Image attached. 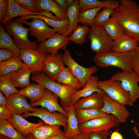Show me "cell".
Segmentation results:
<instances>
[{
	"instance_id": "cell-17",
	"label": "cell",
	"mask_w": 139,
	"mask_h": 139,
	"mask_svg": "<svg viewBox=\"0 0 139 139\" xmlns=\"http://www.w3.org/2000/svg\"><path fill=\"white\" fill-rule=\"evenodd\" d=\"M58 97L49 90L46 89L42 97L38 101L30 105L32 107L40 106L47 109L51 112L58 111L67 117V114L63 107L58 102Z\"/></svg>"
},
{
	"instance_id": "cell-51",
	"label": "cell",
	"mask_w": 139,
	"mask_h": 139,
	"mask_svg": "<svg viewBox=\"0 0 139 139\" xmlns=\"http://www.w3.org/2000/svg\"><path fill=\"white\" fill-rule=\"evenodd\" d=\"M110 139H124L122 135L117 131L113 132L110 136Z\"/></svg>"
},
{
	"instance_id": "cell-47",
	"label": "cell",
	"mask_w": 139,
	"mask_h": 139,
	"mask_svg": "<svg viewBox=\"0 0 139 139\" xmlns=\"http://www.w3.org/2000/svg\"><path fill=\"white\" fill-rule=\"evenodd\" d=\"M30 133L35 139H48L51 137L41 132L36 128L32 130Z\"/></svg>"
},
{
	"instance_id": "cell-52",
	"label": "cell",
	"mask_w": 139,
	"mask_h": 139,
	"mask_svg": "<svg viewBox=\"0 0 139 139\" xmlns=\"http://www.w3.org/2000/svg\"><path fill=\"white\" fill-rule=\"evenodd\" d=\"M3 92L0 91V105L6 106L7 99L3 96Z\"/></svg>"
},
{
	"instance_id": "cell-23",
	"label": "cell",
	"mask_w": 139,
	"mask_h": 139,
	"mask_svg": "<svg viewBox=\"0 0 139 139\" xmlns=\"http://www.w3.org/2000/svg\"><path fill=\"white\" fill-rule=\"evenodd\" d=\"M67 114V125L64 133L65 136L71 139L75 136L80 133L78 121L75 114V109L74 106L63 108Z\"/></svg>"
},
{
	"instance_id": "cell-39",
	"label": "cell",
	"mask_w": 139,
	"mask_h": 139,
	"mask_svg": "<svg viewBox=\"0 0 139 139\" xmlns=\"http://www.w3.org/2000/svg\"><path fill=\"white\" fill-rule=\"evenodd\" d=\"M114 9L109 7H105L97 15L94 22V25L102 26L110 18Z\"/></svg>"
},
{
	"instance_id": "cell-5",
	"label": "cell",
	"mask_w": 139,
	"mask_h": 139,
	"mask_svg": "<svg viewBox=\"0 0 139 139\" xmlns=\"http://www.w3.org/2000/svg\"><path fill=\"white\" fill-rule=\"evenodd\" d=\"M88 38L91 51L96 54L112 51L114 41L102 26L94 25L90 28Z\"/></svg>"
},
{
	"instance_id": "cell-36",
	"label": "cell",
	"mask_w": 139,
	"mask_h": 139,
	"mask_svg": "<svg viewBox=\"0 0 139 139\" xmlns=\"http://www.w3.org/2000/svg\"><path fill=\"white\" fill-rule=\"evenodd\" d=\"M103 8L99 7L79 12L78 17V22L85 26L94 25L95 17L99 11Z\"/></svg>"
},
{
	"instance_id": "cell-7",
	"label": "cell",
	"mask_w": 139,
	"mask_h": 139,
	"mask_svg": "<svg viewBox=\"0 0 139 139\" xmlns=\"http://www.w3.org/2000/svg\"><path fill=\"white\" fill-rule=\"evenodd\" d=\"M48 54L39 48L21 50L19 57L33 75L43 72L44 64Z\"/></svg>"
},
{
	"instance_id": "cell-28",
	"label": "cell",
	"mask_w": 139,
	"mask_h": 139,
	"mask_svg": "<svg viewBox=\"0 0 139 139\" xmlns=\"http://www.w3.org/2000/svg\"><path fill=\"white\" fill-rule=\"evenodd\" d=\"M19 56L15 55L10 59L0 62V76L17 72L26 66Z\"/></svg>"
},
{
	"instance_id": "cell-21",
	"label": "cell",
	"mask_w": 139,
	"mask_h": 139,
	"mask_svg": "<svg viewBox=\"0 0 139 139\" xmlns=\"http://www.w3.org/2000/svg\"><path fill=\"white\" fill-rule=\"evenodd\" d=\"M7 120L25 137L30 134L32 130L44 125L42 121L37 123L30 122L20 115L14 114Z\"/></svg>"
},
{
	"instance_id": "cell-33",
	"label": "cell",
	"mask_w": 139,
	"mask_h": 139,
	"mask_svg": "<svg viewBox=\"0 0 139 139\" xmlns=\"http://www.w3.org/2000/svg\"><path fill=\"white\" fill-rule=\"evenodd\" d=\"M0 48H5L13 52L19 56L20 50L16 45L13 39L5 30L3 25H0Z\"/></svg>"
},
{
	"instance_id": "cell-31",
	"label": "cell",
	"mask_w": 139,
	"mask_h": 139,
	"mask_svg": "<svg viewBox=\"0 0 139 139\" xmlns=\"http://www.w3.org/2000/svg\"><path fill=\"white\" fill-rule=\"evenodd\" d=\"M31 73L27 66L14 72L11 77L13 85L15 87L25 88L30 85V78Z\"/></svg>"
},
{
	"instance_id": "cell-50",
	"label": "cell",
	"mask_w": 139,
	"mask_h": 139,
	"mask_svg": "<svg viewBox=\"0 0 139 139\" xmlns=\"http://www.w3.org/2000/svg\"><path fill=\"white\" fill-rule=\"evenodd\" d=\"M48 139H68L65 136L63 133L60 129L56 135L51 137Z\"/></svg>"
},
{
	"instance_id": "cell-55",
	"label": "cell",
	"mask_w": 139,
	"mask_h": 139,
	"mask_svg": "<svg viewBox=\"0 0 139 139\" xmlns=\"http://www.w3.org/2000/svg\"><path fill=\"white\" fill-rule=\"evenodd\" d=\"M25 139H35L32 135L31 134H29L25 137Z\"/></svg>"
},
{
	"instance_id": "cell-22",
	"label": "cell",
	"mask_w": 139,
	"mask_h": 139,
	"mask_svg": "<svg viewBox=\"0 0 139 139\" xmlns=\"http://www.w3.org/2000/svg\"><path fill=\"white\" fill-rule=\"evenodd\" d=\"M102 95L94 92L88 97L80 98L74 106L75 109H100L104 105Z\"/></svg>"
},
{
	"instance_id": "cell-49",
	"label": "cell",
	"mask_w": 139,
	"mask_h": 139,
	"mask_svg": "<svg viewBox=\"0 0 139 139\" xmlns=\"http://www.w3.org/2000/svg\"><path fill=\"white\" fill-rule=\"evenodd\" d=\"M71 139H89L88 133L81 132Z\"/></svg>"
},
{
	"instance_id": "cell-20",
	"label": "cell",
	"mask_w": 139,
	"mask_h": 139,
	"mask_svg": "<svg viewBox=\"0 0 139 139\" xmlns=\"http://www.w3.org/2000/svg\"><path fill=\"white\" fill-rule=\"evenodd\" d=\"M34 18L40 19L43 20L49 26H50L57 33L64 35L67 32L69 22L68 19L60 20L50 19L41 15H24L18 18L16 20L19 21H27Z\"/></svg>"
},
{
	"instance_id": "cell-35",
	"label": "cell",
	"mask_w": 139,
	"mask_h": 139,
	"mask_svg": "<svg viewBox=\"0 0 139 139\" xmlns=\"http://www.w3.org/2000/svg\"><path fill=\"white\" fill-rule=\"evenodd\" d=\"M0 120V134L11 139H25V137L16 131L13 125L7 119Z\"/></svg>"
},
{
	"instance_id": "cell-53",
	"label": "cell",
	"mask_w": 139,
	"mask_h": 139,
	"mask_svg": "<svg viewBox=\"0 0 139 139\" xmlns=\"http://www.w3.org/2000/svg\"><path fill=\"white\" fill-rule=\"evenodd\" d=\"M139 125V124H138ZM133 130L135 134L138 137H139V133L138 130L137 128V126H134L133 128Z\"/></svg>"
},
{
	"instance_id": "cell-40",
	"label": "cell",
	"mask_w": 139,
	"mask_h": 139,
	"mask_svg": "<svg viewBox=\"0 0 139 139\" xmlns=\"http://www.w3.org/2000/svg\"><path fill=\"white\" fill-rule=\"evenodd\" d=\"M58 125H45L41 126L36 128L41 132L50 137L57 135L60 129Z\"/></svg>"
},
{
	"instance_id": "cell-34",
	"label": "cell",
	"mask_w": 139,
	"mask_h": 139,
	"mask_svg": "<svg viewBox=\"0 0 139 139\" xmlns=\"http://www.w3.org/2000/svg\"><path fill=\"white\" fill-rule=\"evenodd\" d=\"M89 30L88 26L83 25H77L68 37L70 41L79 45H83L86 41V36L89 33Z\"/></svg>"
},
{
	"instance_id": "cell-18",
	"label": "cell",
	"mask_w": 139,
	"mask_h": 139,
	"mask_svg": "<svg viewBox=\"0 0 139 139\" xmlns=\"http://www.w3.org/2000/svg\"><path fill=\"white\" fill-rule=\"evenodd\" d=\"M98 77L92 76L82 89L78 90L72 95L71 98V106H74L80 98L88 97L94 92L102 95L105 94V92L98 86Z\"/></svg>"
},
{
	"instance_id": "cell-32",
	"label": "cell",
	"mask_w": 139,
	"mask_h": 139,
	"mask_svg": "<svg viewBox=\"0 0 139 139\" xmlns=\"http://www.w3.org/2000/svg\"><path fill=\"white\" fill-rule=\"evenodd\" d=\"M46 88L39 84H32L19 90V93L28 98L32 103L39 100L43 96Z\"/></svg>"
},
{
	"instance_id": "cell-19",
	"label": "cell",
	"mask_w": 139,
	"mask_h": 139,
	"mask_svg": "<svg viewBox=\"0 0 139 139\" xmlns=\"http://www.w3.org/2000/svg\"><path fill=\"white\" fill-rule=\"evenodd\" d=\"M8 8L6 17L3 22L4 24L12 20L13 19L20 16H21L30 15H41L48 18H51L52 14L47 11H44L41 12L35 13L22 7L18 4L15 0H8Z\"/></svg>"
},
{
	"instance_id": "cell-44",
	"label": "cell",
	"mask_w": 139,
	"mask_h": 139,
	"mask_svg": "<svg viewBox=\"0 0 139 139\" xmlns=\"http://www.w3.org/2000/svg\"><path fill=\"white\" fill-rule=\"evenodd\" d=\"M109 130L92 132L88 133L89 139H107Z\"/></svg>"
},
{
	"instance_id": "cell-6",
	"label": "cell",
	"mask_w": 139,
	"mask_h": 139,
	"mask_svg": "<svg viewBox=\"0 0 139 139\" xmlns=\"http://www.w3.org/2000/svg\"><path fill=\"white\" fill-rule=\"evenodd\" d=\"M98 84L100 89L114 101L125 106H130V94L123 88L119 81L111 78L99 81Z\"/></svg>"
},
{
	"instance_id": "cell-8",
	"label": "cell",
	"mask_w": 139,
	"mask_h": 139,
	"mask_svg": "<svg viewBox=\"0 0 139 139\" xmlns=\"http://www.w3.org/2000/svg\"><path fill=\"white\" fill-rule=\"evenodd\" d=\"M63 59L65 65L67 66L74 75L78 79L83 88L93 74L97 71V67L92 66L88 67L83 66L72 57L70 51L64 50Z\"/></svg>"
},
{
	"instance_id": "cell-45",
	"label": "cell",
	"mask_w": 139,
	"mask_h": 139,
	"mask_svg": "<svg viewBox=\"0 0 139 139\" xmlns=\"http://www.w3.org/2000/svg\"><path fill=\"white\" fill-rule=\"evenodd\" d=\"M16 55L12 51L5 48L0 49V62L9 60Z\"/></svg>"
},
{
	"instance_id": "cell-43",
	"label": "cell",
	"mask_w": 139,
	"mask_h": 139,
	"mask_svg": "<svg viewBox=\"0 0 139 139\" xmlns=\"http://www.w3.org/2000/svg\"><path fill=\"white\" fill-rule=\"evenodd\" d=\"M8 0H0V22L3 23L5 20L8 11Z\"/></svg>"
},
{
	"instance_id": "cell-13",
	"label": "cell",
	"mask_w": 139,
	"mask_h": 139,
	"mask_svg": "<svg viewBox=\"0 0 139 139\" xmlns=\"http://www.w3.org/2000/svg\"><path fill=\"white\" fill-rule=\"evenodd\" d=\"M33 112H26L22 115L26 118L30 116L36 117L42 119L46 124L49 125L62 126L66 129L67 125V118L60 113H52L42 108H36Z\"/></svg>"
},
{
	"instance_id": "cell-10",
	"label": "cell",
	"mask_w": 139,
	"mask_h": 139,
	"mask_svg": "<svg viewBox=\"0 0 139 139\" xmlns=\"http://www.w3.org/2000/svg\"><path fill=\"white\" fill-rule=\"evenodd\" d=\"M120 123L115 116L110 115L79 125V127L81 132L89 133L94 132L109 130L119 126Z\"/></svg>"
},
{
	"instance_id": "cell-2",
	"label": "cell",
	"mask_w": 139,
	"mask_h": 139,
	"mask_svg": "<svg viewBox=\"0 0 139 139\" xmlns=\"http://www.w3.org/2000/svg\"><path fill=\"white\" fill-rule=\"evenodd\" d=\"M134 50L126 53H118L111 51L102 54H95L93 60L98 67H116L122 71H133L132 64Z\"/></svg>"
},
{
	"instance_id": "cell-46",
	"label": "cell",
	"mask_w": 139,
	"mask_h": 139,
	"mask_svg": "<svg viewBox=\"0 0 139 139\" xmlns=\"http://www.w3.org/2000/svg\"><path fill=\"white\" fill-rule=\"evenodd\" d=\"M12 114L6 106H0V120H8L11 118Z\"/></svg>"
},
{
	"instance_id": "cell-1",
	"label": "cell",
	"mask_w": 139,
	"mask_h": 139,
	"mask_svg": "<svg viewBox=\"0 0 139 139\" xmlns=\"http://www.w3.org/2000/svg\"><path fill=\"white\" fill-rule=\"evenodd\" d=\"M111 18L117 22L124 34L139 41V5L133 0H120Z\"/></svg>"
},
{
	"instance_id": "cell-14",
	"label": "cell",
	"mask_w": 139,
	"mask_h": 139,
	"mask_svg": "<svg viewBox=\"0 0 139 139\" xmlns=\"http://www.w3.org/2000/svg\"><path fill=\"white\" fill-rule=\"evenodd\" d=\"M70 41L67 36L56 33L46 40L40 42L38 46L48 54H55L60 49H66Z\"/></svg>"
},
{
	"instance_id": "cell-54",
	"label": "cell",
	"mask_w": 139,
	"mask_h": 139,
	"mask_svg": "<svg viewBox=\"0 0 139 139\" xmlns=\"http://www.w3.org/2000/svg\"><path fill=\"white\" fill-rule=\"evenodd\" d=\"M74 0H66V4L68 8L74 2Z\"/></svg>"
},
{
	"instance_id": "cell-26",
	"label": "cell",
	"mask_w": 139,
	"mask_h": 139,
	"mask_svg": "<svg viewBox=\"0 0 139 139\" xmlns=\"http://www.w3.org/2000/svg\"><path fill=\"white\" fill-rule=\"evenodd\" d=\"M80 12L94 8L109 7L116 9L119 5L120 1L117 0H80Z\"/></svg>"
},
{
	"instance_id": "cell-15",
	"label": "cell",
	"mask_w": 139,
	"mask_h": 139,
	"mask_svg": "<svg viewBox=\"0 0 139 139\" xmlns=\"http://www.w3.org/2000/svg\"><path fill=\"white\" fill-rule=\"evenodd\" d=\"M63 55L62 53L49 54L45 60L43 72L53 80L56 81L58 76L64 67Z\"/></svg>"
},
{
	"instance_id": "cell-27",
	"label": "cell",
	"mask_w": 139,
	"mask_h": 139,
	"mask_svg": "<svg viewBox=\"0 0 139 139\" xmlns=\"http://www.w3.org/2000/svg\"><path fill=\"white\" fill-rule=\"evenodd\" d=\"M56 81L60 84L77 90L82 88L80 81L67 67H64L58 76Z\"/></svg>"
},
{
	"instance_id": "cell-4",
	"label": "cell",
	"mask_w": 139,
	"mask_h": 139,
	"mask_svg": "<svg viewBox=\"0 0 139 139\" xmlns=\"http://www.w3.org/2000/svg\"><path fill=\"white\" fill-rule=\"evenodd\" d=\"M23 24L12 20L4 23L3 26L5 31L12 36L14 43L20 50L39 48L37 41H31L29 39V28L24 27Z\"/></svg>"
},
{
	"instance_id": "cell-11",
	"label": "cell",
	"mask_w": 139,
	"mask_h": 139,
	"mask_svg": "<svg viewBox=\"0 0 139 139\" xmlns=\"http://www.w3.org/2000/svg\"><path fill=\"white\" fill-rule=\"evenodd\" d=\"M32 19L30 22L27 21L18 22L29 26L30 33L36 38L38 42H43L56 33L54 29L49 27L42 20L38 18Z\"/></svg>"
},
{
	"instance_id": "cell-16",
	"label": "cell",
	"mask_w": 139,
	"mask_h": 139,
	"mask_svg": "<svg viewBox=\"0 0 139 139\" xmlns=\"http://www.w3.org/2000/svg\"><path fill=\"white\" fill-rule=\"evenodd\" d=\"M6 106L13 114L21 115L23 113L36 111V108L28 103L25 97L19 93L13 94L7 99Z\"/></svg>"
},
{
	"instance_id": "cell-25",
	"label": "cell",
	"mask_w": 139,
	"mask_h": 139,
	"mask_svg": "<svg viewBox=\"0 0 139 139\" xmlns=\"http://www.w3.org/2000/svg\"><path fill=\"white\" fill-rule=\"evenodd\" d=\"M35 2L39 12L47 11L54 14L60 20L68 19L65 14L59 8L54 0H36Z\"/></svg>"
},
{
	"instance_id": "cell-38",
	"label": "cell",
	"mask_w": 139,
	"mask_h": 139,
	"mask_svg": "<svg viewBox=\"0 0 139 139\" xmlns=\"http://www.w3.org/2000/svg\"><path fill=\"white\" fill-rule=\"evenodd\" d=\"M13 72L5 76H0V91L4 94L6 99L13 94L19 93V91L13 85L11 79Z\"/></svg>"
},
{
	"instance_id": "cell-41",
	"label": "cell",
	"mask_w": 139,
	"mask_h": 139,
	"mask_svg": "<svg viewBox=\"0 0 139 139\" xmlns=\"http://www.w3.org/2000/svg\"><path fill=\"white\" fill-rule=\"evenodd\" d=\"M16 3L24 8L35 13H39L37 10L35 0H15Z\"/></svg>"
},
{
	"instance_id": "cell-42",
	"label": "cell",
	"mask_w": 139,
	"mask_h": 139,
	"mask_svg": "<svg viewBox=\"0 0 139 139\" xmlns=\"http://www.w3.org/2000/svg\"><path fill=\"white\" fill-rule=\"evenodd\" d=\"M132 69L133 72L139 79V41L138 46L134 51Z\"/></svg>"
},
{
	"instance_id": "cell-29",
	"label": "cell",
	"mask_w": 139,
	"mask_h": 139,
	"mask_svg": "<svg viewBox=\"0 0 139 139\" xmlns=\"http://www.w3.org/2000/svg\"><path fill=\"white\" fill-rule=\"evenodd\" d=\"M79 2V0H75L68 7L65 13L69 22L68 30L64 35L66 36H70L78 25V17L80 12Z\"/></svg>"
},
{
	"instance_id": "cell-37",
	"label": "cell",
	"mask_w": 139,
	"mask_h": 139,
	"mask_svg": "<svg viewBox=\"0 0 139 139\" xmlns=\"http://www.w3.org/2000/svg\"><path fill=\"white\" fill-rule=\"evenodd\" d=\"M102 26L113 41L117 39L124 34L117 22L111 18Z\"/></svg>"
},
{
	"instance_id": "cell-30",
	"label": "cell",
	"mask_w": 139,
	"mask_h": 139,
	"mask_svg": "<svg viewBox=\"0 0 139 139\" xmlns=\"http://www.w3.org/2000/svg\"><path fill=\"white\" fill-rule=\"evenodd\" d=\"M75 114L79 125L96 118L110 115L102 112L100 109H76Z\"/></svg>"
},
{
	"instance_id": "cell-24",
	"label": "cell",
	"mask_w": 139,
	"mask_h": 139,
	"mask_svg": "<svg viewBox=\"0 0 139 139\" xmlns=\"http://www.w3.org/2000/svg\"><path fill=\"white\" fill-rule=\"evenodd\" d=\"M138 44V41L124 34L114 41L112 51L118 53L129 52L134 50Z\"/></svg>"
},
{
	"instance_id": "cell-56",
	"label": "cell",
	"mask_w": 139,
	"mask_h": 139,
	"mask_svg": "<svg viewBox=\"0 0 139 139\" xmlns=\"http://www.w3.org/2000/svg\"><path fill=\"white\" fill-rule=\"evenodd\" d=\"M0 139H11L3 135L0 134Z\"/></svg>"
},
{
	"instance_id": "cell-9",
	"label": "cell",
	"mask_w": 139,
	"mask_h": 139,
	"mask_svg": "<svg viewBox=\"0 0 139 139\" xmlns=\"http://www.w3.org/2000/svg\"><path fill=\"white\" fill-rule=\"evenodd\" d=\"M111 78L119 81L123 88L129 93L130 106L133 105L139 99V79L133 71L118 72Z\"/></svg>"
},
{
	"instance_id": "cell-3",
	"label": "cell",
	"mask_w": 139,
	"mask_h": 139,
	"mask_svg": "<svg viewBox=\"0 0 139 139\" xmlns=\"http://www.w3.org/2000/svg\"><path fill=\"white\" fill-rule=\"evenodd\" d=\"M31 80L56 95L60 99L61 104L63 108L72 106L71 103V97L78 90L50 79L44 72L33 75Z\"/></svg>"
},
{
	"instance_id": "cell-12",
	"label": "cell",
	"mask_w": 139,
	"mask_h": 139,
	"mask_svg": "<svg viewBox=\"0 0 139 139\" xmlns=\"http://www.w3.org/2000/svg\"><path fill=\"white\" fill-rule=\"evenodd\" d=\"M103 106L100 109L102 112L115 116L120 123H125L130 113L125 107L114 101L106 93L102 95Z\"/></svg>"
},
{
	"instance_id": "cell-48",
	"label": "cell",
	"mask_w": 139,
	"mask_h": 139,
	"mask_svg": "<svg viewBox=\"0 0 139 139\" xmlns=\"http://www.w3.org/2000/svg\"><path fill=\"white\" fill-rule=\"evenodd\" d=\"M54 1L60 10L65 14L68 8L66 0H55Z\"/></svg>"
}]
</instances>
